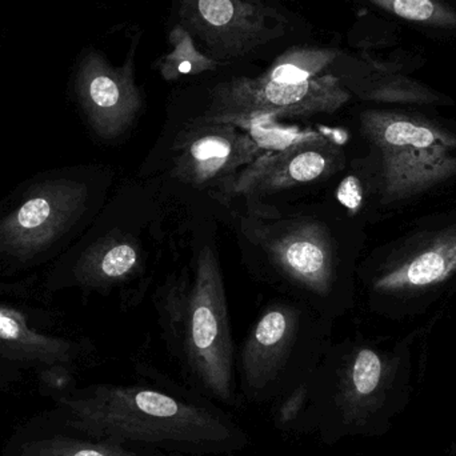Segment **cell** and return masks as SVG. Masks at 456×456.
<instances>
[{"label": "cell", "instance_id": "1", "mask_svg": "<svg viewBox=\"0 0 456 456\" xmlns=\"http://www.w3.org/2000/svg\"><path fill=\"white\" fill-rule=\"evenodd\" d=\"M63 403L69 426L99 442L197 455L226 454L248 444L226 412L157 388L99 386Z\"/></svg>", "mask_w": 456, "mask_h": 456}, {"label": "cell", "instance_id": "2", "mask_svg": "<svg viewBox=\"0 0 456 456\" xmlns=\"http://www.w3.org/2000/svg\"><path fill=\"white\" fill-rule=\"evenodd\" d=\"M178 339L194 385L210 401L235 404L233 348L221 265L213 247L198 255L194 283Z\"/></svg>", "mask_w": 456, "mask_h": 456}, {"label": "cell", "instance_id": "3", "mask_svg": "<svg viewBox=\"0 0 456 456\" xmlns=\"http://www.w3.org/2000/svg\"><path fill=\"white\" fill-rule=\"evenodd\" d=\"M348 99L350 93L339 77L330 74L302 83L271 82L263 77H235L214 88L202 120L238 126L265 118H308L332 114Z\"/></svg>", "mask_w": 456, "mask_h": 456}, {"label": "cell", "instance_id": "4", "mask_svg": "<svg viewBox=\"0 0 456 456\" xmlns=\"http://www.w3.org/2000/svg\"><path fill=\"white\" fill-rule=\"evenodd\" d=\"M364 133L382 150L386 187L390 194L422 189L456 170L450 136L434 126L393 112L366 111Z\"/></svg>", "mask_w": 456, "mask_h": 456}, {"label": "cell", "instance_id": "5", "mask_svg": "<svg viewBox=\"0 0 456 456\" xmlns=\"http://www.w3.org/2000/svg\"><path fill=\"white\" fill-rule=\"evenodd\" d=\"M179 18L216 61L251 53L283 32L284 23L262 0H179Z\"/></svg>", "mask_w": 456, "mask_h": 456}, {"label": "cell", "instance_id": "6", "mask_svg": "<svg viewBox=\"0 0 456 456\" xmlns=\"http://www.w3.org/2000/svg\"><path fill=\"white\" fill-rule=\"evenodd\" d=\"M297 327L299 314L287 305H271L252 327L240 354L241 391L247 401L278 402L295 390L289 363Z\"/></svg>", "mask_w": 456, "mask_h": 456}, {"label": "cell", "instance_id": "7", "mask_svg": "<svg viewBox=\"0 0 456 456\" xmlns=\"http://www.w3.org/2000/svg\"><path fill=\"white\" fill-rule=\"evenodd\" d=\"M339 152L334 142L305 134L278 151L263 152L254 162L219 186L221 197L254 198L313 183L337 170Z\"/></svg>", "mask_w": 456, "mask_h": 456}, {"label": "cell", "instance_id": "8", "mask_svg": "<svg viewBox=\"0 0 456 456\" xmlns=\"http://www.w3.org/2000/svg\"><path fill=\"white\" fill-rule=\"evenodd\" d=\"M263 154L262 144L232 123L206 122L182 134L174 174L190 186H222Z\"/></svg>", "mask_w": 456, "mask_h": 456}, {"label": "cell", "instance_id": "9", "mask_svg": "<svg viewBox=\"0 0 456 456\" xmlns=\"http://www.w3.org/2000/svg\"><path fill=\"white\" fill-rule=\"evenodd\" d=\"M273 265L289 281L326 295L334 281V248L326 228L314 221L287 222L257 230Z\"/></svg>", "mask_w": 456, "mask_h": 456}, {"label": "cell", "instance_id": "10", "mask_svg": "<svg viewBox=\"0 0 456 456\" xmlns=\"http://www.w3.org/2000/svg\"><path fill=\"white\" fill-rule=\"evenodd\" d=\"M77 90L94 127L107 138L125 133L143 107L134 77L133 53L118 69L98 53H88L80 66Z\"/></svg>", "mask_w": 456, "mask_h": 456}, {"label": "cell", "instance_id": "11", "mask_svg": "<svg viewBox=\"0 0 456 456\" xmlns=\"http://www.w3.org/2000/svg\"><path fill=\"white\" fill-rule=\"evenodd\" d=\"M456 271V233L434 243L422 254L375 281L378 291L422 289L446 281Z\"/></svg>", "mask_w": 456, "mask_h": 456}, {"label": "cell", "instance_id": "12", "mask_svg": "<svg viewBox=\"0 0 456 456\" xmlns=\"http://www.w3.org/2000/svg\"><path fill=\"white\" fill-rule=\"evenodd\" d=\"M339 51L332 48L292 47L273 61L262 75L278 83H302L316 79L337 61Z\"/></svg>", "mask_w": 456, "mask_h": 456}, {"label": "cell", "instance_id": "13", "mask_svg": "<svg viewBox=\"0 0 456 456\" xmlns=\"http://www.w3.org/2000/svg\"><path fill=\"white\" fill-rule=\"evenodd\" d=\"M386 12L431 31L456 35V7L446 0H369Z\"/></svg>", "mask_w": 456, "mask_h": 456}, {"label": "cell", "instance_id": "14", "mask_svg": "<svg viewBox=\"0 0 456 456\" xmlns=\"http://www.w3.org/2000/svg\"><path fill=\"white\" fill-rule=\"evenodd\" d=\"M170 45V53L158 63V69L166 80L203 74L218 67L216 59L198 50L194 37L182 24H176L171 31Z\"/></svg>", "mask_w": 456, "mask_h": 456}, {"label": "cell", "instance_id": "15", "mask_svg": "<svg viewBox=\"0 0 456 456\" xmlns=\"http://www.w3.org/2000/svg\"><path fill=\"white\" fill-rule=\"evenodd\" d=\"M141 265V247L130 238L111 239L93 259L94 273L106 281L130 278Z\"/></svg>", "mask_w": 456, "mask_h": 456}, {"label": "cell", "instance_id": "16", "mask_svg": "<svg viewBox=\"0 0 456 456\" xmlns=\"http://www.w3.org/2000/svg\"><path fill=\"white\" fill-rule=\"evenodd\" d=\"M34 456H143L123 444L99 442H43L34 449Z\"/></svg>", "mask_w": 456, "mask_h": 456}, {"label": "cell", "instance_id": "17", "mask_svg": "<svg viewBox=\"0 0 456 456\" xmlns=\"http://www.w3.org/2000/svg\"><path fill=\"white\" fill-rule=\"evenodd\" d=\"M430 93L428 88L420 87L417 83L411 82L407 77H383L374 87L367 91V98L375 99V101L393 102L404 99H420L428 98Z\"/></svg>", "mask_w": 456, "mask_h": 456}, {"label": "cell", "instance_id": "18", "mask_svg": "<svg viewBox=\"0 0 456 456\" xmlns=\"http://www.w3.org/2000/svg\"><path fill=\"white\" fill-rule=\"evenodd\" d=\"M308 398V382L295 388L291 394L278 401L275 409V425L286 430H295Z\"/></svg>", "mask_w": 456, "mask_h": 456}, {"label": "cell", "instance_id": "19", "mask_svg": "<svg viewBox=\"0 0 456 456\" xmlns=\"http://www.w3.org/2000/svg\"><path fill=\"white\" fill-rule=\"evenodd\" d=\"M51 214V206L45 198H35L24 203L18 213V224L31 230L42 226Z\"/></svg>", "mask_w": 456, "mask_h": 456}, {"label": "cell", "instance_id": "20", "mask_svg": "<svg viewBox=\"0 0 456 456\" xmlns=\"http://www.w3.org/2000/svg\"><path fill=\"white\" fill-rule=\"evenodd\" d=\"M337 197L351 213H356L363 202V189L359 179L353 175L343 179L338 189Z\"/></svg>", "mask_w": 456, "mask_h": 456}, {"label": "cell", "instance_id": "21", "mask_svg": "<svg viewBox=\"0 0 456 456\" xmlns=\"http://www.w3.org/2000/svg\"><path fill=\"white\" fill-rule=\"evenodd\" d=\"M19 337H20V329H19L18 323L10 316L0 313V338L15 340Z\"/></svg>", "mask_w": 456, "mask_h": 456}]
</instances>
